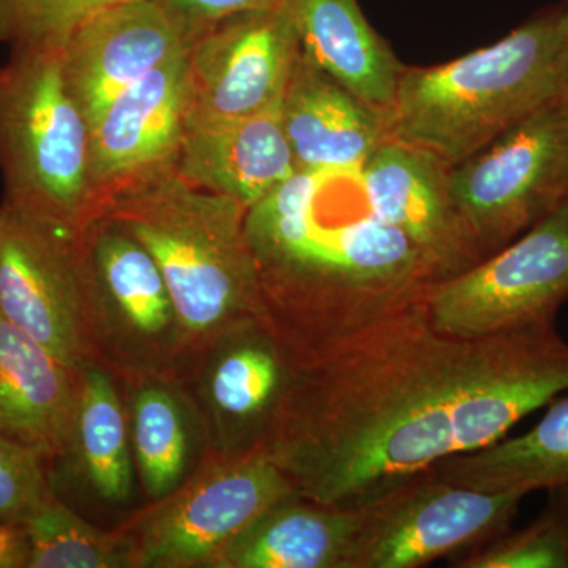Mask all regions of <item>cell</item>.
Listing matches in <instances>:
<instances>
[{
	"label": "cell",
	"mask_w": 568,
	"mask_h": 568,
	"mask_svg": "<svg viewBox=\"0 0 568 568\" xmlns=\"http://www.w3.org/2000/svg\"><path fill=\"white\" fill-rule=\"evenodd\" d=\"M564 392L568 343L556 323L458 338L410 306L295 361L263 450L295 495L361 510L503 439Z\"/></svg>",
	"instance_id": "cell-1"
},
{
	"label": "cell",
	"mask_w": 568,
	"mask_h": 568,
	"mask_svg": "<svg viewBox=\"0 0 568 568\" xmlns=\"http://www.w3.org/2000/svg\"><path fill=\"white\" fill-rule=\"evenodd\" d=\"M245 234L265 324L295 361L424 305L443 282L369 205L358 171H298L246 211Z\"/></svg>",
	"instance_id": "cell-2"
},
{
	"label": "cell",
	"mask_w": 568,
	"mask_h": 568,
	"mask_svg": "<svg viewBox=\"0 0 568 568\" xmlns=\"http://www.w3.org/2000/svg\"><path fill=\"white\" fill-rule=\"evenodd\" d=\"M567 11L432 67H406L384 114L387 138L455 166L564 97Z\"/></svg>",
	"instance_id": "cell-3"
},
{
	"label": "cell",
	"mask_w": 568,
	"mask_h": 568,
	"mask_svg": "<svg viewBox=\"0 0 568 568\" xmlns=\"http://www.w3.org/2000/svg\"><path fill=\"white\" fill-rule=\"evenodd\" d=\"M246 211L233 197L175 174L119 197L103 213L159 265L181 323L186 377L224 336L265 323Z\"/></svg>",
	"instance_id": "cell-4"
},
{
	"label": "cell",
	"mask_w": 568,
	"mask_h": 568,
	"mask_svg": "<svg viewBox=\"0 0 568 568\" xmlns=\"http://www.w3.org/2000/svg\"><path fill=\"white\" fill-rule=\"evenodd\" d=\"M89 149L91 125L63 80L62 51H11L0 69L3 203L85 230L95 222Z\"/></svg>",
	"instance_id": "cell-5"
},
{
	"label": "cell",
	"mask_w": 568,
	"mask_h": 568,
	"mask_svg": "<svg viewBox=\"0 0 568 568\" xmlns=\"http://www.w3.org/2000/svg\"><path fill=\"white\" fill-rule=\"evenodd\" d=\"M459 219L481 260L568 204V99L530 114L448 170Z\"/></svg>",
	"instance_id": "cell-6"
},
{
	"label": "cell",
	"mask_w": 568,
	"mask_h": 568,
	"mask_svg": "<svg viewBox=\"0 0 568 568\" xmlns=\"http://www.w3.org/2000/svg\"><path fill=\"white\" fill-rule=\"evenodd\" d=\"M84 241L97 362L118 381L152 376L182 384L181 323L151 253L108 219L89 224Z\"/></svg>",
	"instance_id": "cell-7"
},
{
	"label": "cell",
	"mask_w": 568,
	"mask_h": 568,
	"mask_svg": "<svg viewBox=\"0 0 568 568\" xmlns=\"http://www.w3.org/2000/svg\"><path fill=\"white\" fill-rule=\"evenodd\" d=\"M85 230L0 204V316L73 373L99 364Z\"/></svg>",
	"instance_id": "cell-8"
},
{
	"label": "cell",
	"mask_w": 568,
	"mask_h": 568,
	"mask_svg": "<svg viewBox=\"0 0 568 568\" xmlns=\"http://www.w3.org/2000/svg\"><path fill=\"white\" fill-rule=\"evenodd\" d=\"M291 496L297 495L290 478L264 450L207 454L173 495L122 528L136 545V568H211L250 525Z\"/></svg>",
	"instance_id": "cell-9"
},
{
	"label": "cell",
	"mask_w": 568,
	"mask_h": 568,
	"mask_svg": "<svg viewBox=\"0 0 568 568\" xmlns=\"http://www.w3.org/2000/svg\"><path fill=\"white\" fill-rule=\"evenodd\" d=\"M568 301V204L491 256L440 282L424 308L458 338H484L556 323Z\"/></svg>",
	"instance_id": "cell-10"
},
{
	"label": "cell",
	"mask_w": 568,
	"mask_h": 568,
	"mask_svg": "<svg viewBox=\"0 0 568 568\" xmlns=\"http://www.w3.org/2000/svg\"><path fill=\"white\" fill-rule=\"evenodd\" d=\"M521 491H484L432 469L361 508L347 568H420L466 555L510 529Z\"/></svg>",
	"instance_id": "cell-11"
},
{
	"label": "cell",
	"mask_w": 568,
	"mask_h": 568,
	"mask_svg": "<svg viewBox=\"0 0 568 568\" xmlns=\"http://www.w3.org/2000/svg\"><path fill=\"white\" fill-rule=\"evenodd\" d=\"M298 52L284 0L213 22L186 51L185 122L244 118L282 102Z\"/></svg>",
	"instance_id": "cell-12"
},
{
	"label": "cell",
	"mask_w": 568,
	"mask_h": 568,
	"mask_svg": "<svg viewBox=\"0 0 568 568\" xmlns=\"http://www.w3.org/2000/svg\"><path fill=\"white\" fill-rule=\"evenodd\" d=\"M186 115V52L156 67L91 123L89 185L95 220L119 197L178 174Z\"/></svg>",
	"instance_id": "cell-13"
},
{
	"label": "cell",
	"mask_w": 568,
	"mask_h": 568,
	"mask_svg": "<svg viewBox=\"0 0 568 568\" xmlns=\"http://www.w3.org/2000/svg\"><path fill=\"white\" fill-rule=\"evenodd\" d=\"M294 372V355L265 323L220 339L182 384L203 426L207 454L263 450Z\"/></svg>",
	"instance_id": "cell-14"
},
{
	"label": "cell",
	"mask_w": 568,
	"mask_h": 568,
	"mask_svg": "<svg viewBox=\"0 0 568 568\" xmlns=\"http://www.w3.org/2000/svg\"><path fill=\"white\" fill-rule=\"evenodd\" d=\"M197 33L156 0H123L89 18L62 50L63 80L89 125L119 93L189 51Z\"/></svg>",
	"instance_id": "cell-15"
},
{
	"label": "cell",
	"mask_w": 568,
	"mask_h": 568,
	"mask_svg": "<svg viewBox=\"0 0 568 568\" xmlns=\"http://www.w3.org/2000/svg\"><path fill=\"white\" fill-rule=\"evenodd\" d=\"M448 170L420 149L387 140L358 171L369 205L420 248L443 282L481 261L452 197Z\"/></svg>",
	"instance_id": "cell-16"
},
{
	"label": "cell",
	"mask_w": 568,
	"mask_h": 568,
	"mask_svg": "<svg viewBox=\"0 0 568 568\" xmlns=\"http://www.w3.org/2000/svg\"><path fill=\"white\" fill-rule=\"evenodd\" d=\"M298 173L282 121V102L244 118L185 122L178 175L245 209Z\"/></svg>",
	"instance_id": "cell-17"
},
{
	"label": "cell",
	"mask_w": 568,
	"mask_h": 568,
	"mask_svg": "<svg viewBox=\"0 0 568 568\" xmlns=\"http://www.w3.org/2000/svg\"><path fill=\"white\" fill-rule=\"evenodd\" d=\"M298 171H361L388 140L381 112L298 52L282 99Z\"/></svg>",
	"instance_id": "cell-18"
},
{
	"label": "cell",
	"mask_w": 568,
	"mask_h": 568,
	"mask_svg": "<svg viewBox=\"0 0 568 568\" xmlns=\"http://www.w3.org/2000/svg\"><path fill=\"white\" fill-rule=\"evenodd\" d=\"M77 373L0 316V435L55 465L65 455Z\"/></svg>",
	"instance_id": "cell-19"
},
{
	"label": "cell",
	"mask_w": 568,
	"mask_h": 568,
	"mask_svg": "<svg viewBox=\"0 0 568 568\" xmlns=\"http://www.w3.org/2000/svg\"><path fill=\"white\" fill-rule=\"evenodd\" d=\"M301 51L347 91L386 114L403 65L387 40L366 20L357 0H284Z\"/></svg>",
	"instance_id": "cell-20"
},
{
	"label": "cell",
	"mask_w": 568,
	"mask_h": 568,
	"mask_svg": "<svg viewBox=\"0 0 568 568\" xmlns=\"http://www.w3.org/2000/svg\"><path fill=\"white\" fill-rule=\"evenodd\" d=\"M361 510L301 496L275 504L211 568H347Z\"/></svg>",
	"instance_id": "cell-21"
},
{
	"label": "cell",
	"mask_w": 568,
	"mask_h": 568,
	"mask_svg": "<svg viewBox=\"0 0 568 568\" xmlns=\"http://www.w3.org/2000/svg\"><path fill=\"white\" fill-rule=\"evenodd\" d=\"M134 467L151 503L173 495L192 476L205 448L203 426L185 388L175 381L141 376L121 381Z\"/></svg>",
	"instance_id": "cell-22"
},
{
	"label": "cell",
	"mask_w": 568,
	"mask_h": 568,
	"mask_svg": "<svg viewBox=\"0 0 568 568\" xmlns=\"http://www.w3.org/2000/svg\"><path fill=\"white\" fill-rule=\"evenodd\" d=\"M118 377L100 364L77 373V398L65 455L99 499L129 503L133 493L134 462L129 410Z\"/></svg>",
	"instance_id": "cell-23"
},
{
	"label": "cell",
	"mask_w": 568,
	"mask_h": 568,
	"mask_svg": "<svg viewBox=\"0 0 568 568\" xmlns=\"http://www.w3.org/2000/svg\"><path fill=\"white\" fill-rule=\"evenodd\" d=\"M529 432L432 467L444 480L484 491H568V392Z\"/></svg>",
	"instance_id": "cell-24"
},
{
	"label": "cell",
	"mask_w": 568,
	"mask_h": 568,
	"mask_svg": "<svg viewBox=\"0 0 568 568\" xmlns=\"http://www.w3.org/2000/svg\"><path fill=\"white\" fill-rule=\"evenodd\" d=\"M22 526L31 544L28 568H136V545L129 530L95 528L55 493Z\"/></svg>",
	"instance_id": "cell-25"
},
{
	"label": "cell",
	"mask_w": 568,
	"mask_h": 568,
	"mask_svg": "<svg viewBox=\"0 0 568 568\" xmlns=\"http://www.w3.org/2000/svg\"><path fill=\"white\" fill-rule=\"evenodd\" d=\"M457 568H568V518L555 496L530 525L452 560Z\"/></svg>",
	"instance_id": "cell-26"
},
{
	"label": "cell",
	"mask_w": 568,
	"mask_h": 568,
	"mask_svg": "<svg viewBox=\"0 0 568 568\" xmlns=\"http://www.w3.org/2000/svg\"><path fill=\"white\" fill-rule=\"evenodd\" d=\"M123 0H0V43L62 51L89 18Z\"/></svg>",
	"instance_id": "cell-27"
},
{
	"label": "cell",
	"mask_w": 568,
	"mask_h": 568,
	"mask_svg": "<svg viewBox=\"0 0 568 568\" xmlns=\"http://www.w3.org/2000/svg\"><path fill=\"white\" fill-rule=\"evenodd\" d=\"M52 493L50 462L0 435V523L22 525Z\"/></svg>",
	"instance_id": "cell-28"
},
{
	"label": "cell",
	"mask_w": 568,
	"mask_h": 568,
	"mask_svg": "<svg viewBox=\"0 0 568 568\" xmlns=\"http://www.w3.org/2000/svg\"><path fill=\"white\" fill-rule=\"evenodd\" d=\"M175 17L189 22L197 32L209 28L213 22L241 13L272 6L275 0H156Z\"/></svg>",
	"instance_id": "cell-29"
},
{
	"label": "cell",
	"mask_w": 568,
	"mask_h": 568,
	"mask_svg": "<svg viewBox=\"0 0 568 568\" xmlns=\"http://www.w3.org/2000/svg\"><path fill=\"white\" fill-rule=\"evenodd\" d=\"M31 544L24 526L0 523V568H28Z\"/></svg>",
	"instance_id": "cell-30"
},
{
	"label": "cell",
	"mask_w": 568,
	"mask_h": 568,
	"mask_svg": "<svg viewBox=\"0 0 568 568\" xmlns=\"http://www.w3.org/2000/svg\"><path fill=\"white\" fill-rule=\"evenodd\" d=\"M564 95L568 99V24L566 32V43H564Z\"/></svg>",
	"instance_id": "cell-31"
},
{
	"label": "cell",
	"mask_w": 568,
	"mask_h": 568,
	"mask_svg": "<svg viewBox=\"0 0 568 568\" xmlns=\"http://www.w3.org/2000/svg\"><path fill=\"white\" fill-rule=\"evenodd\" d=\"M549 495H552L558 499L560 506H562L564 511H566L568 518V491H551Z\"/></svg>",
	"instance_id": "cell-32"
}]
</instances>
